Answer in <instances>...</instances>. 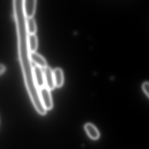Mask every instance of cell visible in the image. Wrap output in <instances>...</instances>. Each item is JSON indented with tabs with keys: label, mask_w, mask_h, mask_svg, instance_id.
<instances>
[{
	"label": "cell",
	"mask_w": 149,
	"mask_h": 149,
	"mask_svg": "<svg viewBox=\"0 0 149 149\" xmlns=\"http://www.w3.org/2000/svg\"><path fill=\"white\" fill-rule=\"evenodd\" d=\"M39 93L43 107L47 111L53 108V103L50 90L44 87L40 89Z\"/></svg>",
	"instance_id": "obj_1"
},
{
	"label": "cell",
	"mask_w": 149,
	"mask_h": 149,
	"mask_svg": "<svg viewBox=\"0 0 149 149\" xmlns=\"http://www.w3.org/2000/svg\"><path fill=\"white\" fill-rule=\"evenodd\" d=\"M27 28L29 35L35 34L37 31V26L33 18H27L26 20Z\"/></svg>",
	"instance_id": "obj_9"
},
{
	"label": "cell",
	"mask_w": 149,
	"mask_h": 149,
	"mask_svg": "<svg viewBox=\"0 0 149 149\" xmlns=\"http://www.w3.org/2000/svg\"><path fill=\"white\" fill-rule=\"evenodd\" d=\"M29 50L31 53L36 52L38 46V38L35 34L29 35L28 36Z\"/></svg>",
	"instance_id": "obj_8"
},
{
	"label": "cell",
	"mask_w": 149,
	"mask_h": 149,
	"mask_svg": "<svg viewBox=\"0 0 149 149\" xmlns=\"http://www.w3.org/2000/svg\"><path fill=\"white\" fill-rule=\"evenodd\" d=\"M44 69L43 71L46 87L49 90H53L55 88L53 70L50 67L48 66Z\"/></svg>",
	"instance_id": "obj_3"
},
{
	"label": "cell",
	"mask_w": 149,
	"mask_h": 149,
	"mask_svg": "<svg viewBox=\"0 0 149 149\" xmlns=\"http://www.w3.org/2000/svg\"><path fill=\"white\" fill-rule=\"evenodd\" d=\"M33 71L36 86L40 89L45 87V78L42 69L35 66L34 67Z\"/></svg>",
	"instance_id": "obj_2"
},
{
	"label": "cell",
	"mask_w": 149,
	"mask_h": 149,
	"mask_svg": "<svg viewBox=\"0 0 149 149\" xmlns=\"http://www.w3.org/2000/svg\"><path fill=\"white\" fill-rule=\"evenodd\" d=\"M6 70V67L3 64L0 63V75L2 74Z\"/></svg>",
	"instance_id": "obj_11"
},
{
	"label": "cell",
	"mask_w": 149,
	"mask_h": 149,
	"mask_svg": "<svg viewBox=\"0 0 149 149\" xmlns=\"http://www.w3.org/2000/svg\"><path fill=\"white\" fill-rule=\"evenodd\" d=\"M36 3L35 0H25L24 1V12L27 18H33L34 15Z\"/></svg>",
	"instance_id": "obj_4"
},
{
	"label": "cell",
	"mask_w": 149,
	"mask_h": 149,
	"mask_svg": "<svg viewBox=\"0 0 149 149\" xmlns=\"http://www.w3.org/2000/svg\"><path fill=\"white\" fill-rule=\"evenodd\" d=\"M149 82H145L143 84L142 88H143V91L145 92L147 97H149Z\"/></svg>",
	"instance_id": "obj_10"
},
{
	"label": "cell",
	"mask_w": 149,
	"mask_h": 149,
	"mask_svg": "<svg viewBox=\"0 0 149 149\" xmlns=\"http://www.w3.org/2000/svg\"><path fill=\"white\" fill-rule=\"evenodd\" d=\"M30 58L31 61L36 64V66L42 69L45 68L47 67V61L40 54L36 52L31 53L30 54Z\"/></svg>",
	"instance_id": "obj_5"
},
{
	"label": "cell",
	"mask_w": 149,
	"mask_h": 149,
	"mask_svg": "<svg viewBox=\"0 0 149 149\" xmlns=\"http://www.w3.org/2000/svg\"><path fill=\"white\" fill-rule=\"evenodd\" d=\"M84 129L89 136L93 139L99 138L100 134L96 127L91 123H87L84 126Z\"/></svg>",
	"instance_id": "obj_7"
},
{
	"label": "cell",
	"mask_w": 149,
	"mask_h": 149,
	"mask_svg": "<svg viewBox=\"0 0 149 149\" xmlns=\"http://www.w3.org/2000/svg\"><path fill=\"white\" fill-rule=\"evenodd\" d=\"M53 74L55 87L60 88L62 86L64 81L63 72L61 68H56L53 70Z\"/></svg>",
	"instance_id": "obj_6"
}]
</instances>
